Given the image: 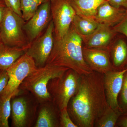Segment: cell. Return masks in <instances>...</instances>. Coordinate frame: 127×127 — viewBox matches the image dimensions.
<instances>
[{
    "label": "cell",
    "instance_id": "27",
    "mask_svg": "<svg viewBox=\"0 0 127 127\" xmlns=\"http://www.w3.org/2000/svg\"><path fill=\"white\" fill-rule=\"evenodd\" d=\"M9 77L6 70L0 71V94L7 86Z\"/></svg>",
    "mask_w": 127,
    "mask_h": 127
},
{
    "label": "cell",
    "instance_id": "16",
    "mask_svg": "<svg viewBox=\"0 0 127 127\" xmlns=\"http://www.w3.org/2000/svg\"><path fill=\"white\" fill-rule=\"evenodd\" d=\"M76 15L95 20L98 7L105 0H68Z\"/></svg>",
    "mask_w": 127,
    "mask_h": 127
},
{
    "label": "cell",
    "instance_id": "28",
    "mask_svg": "<svg viewBox=\"0 0 127 127\" xmlns=\"http://www.w3.org/2000/svg\"><path fill=\"white\" fill-rule=\"evenodd\" d=\"M109 4L117 8H123L127 10V0H106Z\"/></svg>",
    "mask_w": 127,
    "mask_h": 127
},
{
    "label": "cell",
    "instance_id": "23",
    "mask_svg": "<svg viewBox=\"0 0 127 127\" xmlns=\"http://www.w3.org/2000/svg\"><path fill=\"white\" fill-rule=\"evenodd\" d=\"M60 126L62 127H78L73 122L67 111V108L60 110Z\"/></svg>",
    "mask_w": 127,
    "mask_h": 127
},
{
    "label": "cell",
    "instance_id": "6",
    "mask_svg": "<svg viewBox=\"0 0 127 127\" xmlns=\"http://www.w3.org/2000/svg\"><path fill=\"white\" fill-rule=\"evenodd\" d=\"M34 59L25 53L6 69L9 77L7 86L0 96L7 97L19 93V87L26 77L36 68Z\"/></svg>",
    "mask_w": 127,
    "mask_h": 127
},
{
    "label": "cell",
    "instance_id": "3",
    "mask_svg": "<svg viewBox=\"0 0 127 127\" xmlns=\"http://www.w3.org/2000/svg\"><path fill=\"white\" fill-rule=\"evenodd\" d=\"M69 69L48 64L36 67L24 79L19 89L30 92L40 103L52 101L48 91V83L51 79L61 76Z\"/></svg>",
    "mask_w": 127,
    "mask_h": 127
},
{
    "label": "cell",
    "instance_id": "21",
    "mask_svg": "<svg viewBox=\"0 0 127 127\" xmlns=\"http://www.w3.org/2000/svg\"><path fill=\"white\" fill-rule=\"evenodd\" d=\"M19 93L7 97L0 96V127H9V118L11 113V100Z\"/></svg>",
    "mask_w": 127,
    "mask_h": 127
},
{
    "label": "cell",
    "instance_id": "31",
    "mask_svg": "<svg viewBox=\"0 0 127 127\" xmlns=\"http://www.w3.org/2000/svg\"><path fill=\"white\" fill-rule=\"evenodd\" d=\"M1 42V38L0 34V43Z\"/></svg>",
    "mask_w": 127,
    "mask_h": 127
},
{
    "label": "cell",
    "instance_id": "11",
    "mask_svg": "<svg viewBox=\"0 0 127 127\" xmlns=\"http://www.w3.org/2000/svg\"><path fill=\"white\" fill-rule=\"evenodd\" d=\"M127 71L126 68L121 71H111L104 75V86L107 102L109 107L115 110L122 111L118 97Z\"/></svg>",
    "mask_w": 127,
    "mask_h": 127
},
{
    "label": "cell",
    "instance_id": "9",
    "mask_svg": "<svg viewBox=\"0 0 127 127\" xmlns=\"http://www.w3.org/2000/svg\"><path fill=\"white\" fill-rule=\"evenodd\" d=\"M51 20L50 1L41 4L23 26V30L30 43L40 35Z\"/></svg>",
    "mask_w": 127,
    "mask_h": 127
},
{
    "label": "cell",
    "instance_id": "15",
    "mask_svg": "<svg viewBox=\"0 0 127 127\" xmlns=\"http://www.w3.org/2000/svg\"><path fill=\"white\" fill-rule=\"evenodd\" d=\"M127 14V10L117 8L105 0L98 7L95 20L99 24L113 27L123 20Z\"/></svg>",
    "mask_w": 127,
    "mask_h": 127
},
{
    "label": "cell",
    "instance_id": "29",
    "mask_svg": "<svg viewBox=\"0 0 127 127\" xmlns=\"http://www.w3.org/2000/svg\"><path fill=\"white\" fill-rule=\"evenodd\" d=\"M117 123L119 127H127V112L123 113L121 115Z\"/></svg>",
    "mask_w": 127,
    "mask_h": 127
},
{
    "label": "cell",
    "instance_id": "24",
    "mask_svg": "<svg viewBox=\"0 0 127 127\" xmlns=\"http://www.w3.org/2000/svg\"><path fill=\"white\" fill-rule=\"evenodd\" d=\"M121 102L120 107L123 113L127 112V71L125 73L121 91Z\"/></svg>",
    "mask_w": 127,
    "mask_h": 127
},
{
    "label": "cell",
    "instance_id": "22",
    "mask_svg": "<svg viewBox=\"0 0 127 127\" xmlns=\"http://www.w3.org/2000/svg\"><path fill=\"white\" fill-rule=\"evenodd\" d=\"M50 0H21V7L22 17L27 21L35 14L41 4Z\"/></svg>",
    "mask_w": 127,
    "mask_h": 127
},
{
    "label": "cell",
    "instance_id": "7",
    "mask_svg": "<svg viewBox=\"0 0 127 127\" xmlns=\"http://www.w3.org/2000/svg\"><path fill=\"white\" fill-rule=\"evenodd\" d=\"M50 8L54 25V39L58 40L67 34L76 12L68 0H50Z\"/></svg>",
    "mask_w": 127,
    "mask_h": 127
},
{
    "label": "cell",
    "instance_id": "4",
    "mask_svg": "<svg viewBox=\"0 0 127 127\" xmlns=\"http://www.w3.org/2000/svg\"><path fill=\"white\" fill-rule=\"evenodd\" d=\"M80 75L70 68L61 76L51 79L48 83V91L59 111L67 108L70 100L77 91Z\"/></svg>",
    "mask_w": 127,
    "mask_h": 127
},
{
    "label": "cell",
    "instance_id": "20",
    "mask_svg": "<svg viewBox=\"0 0 127 127\" xmlns=\"http://www.w3.org/2000/svg\"><path fill=\"white\" fill-rule=\"evenodd\" d=\"M123 113L122 111L115 110L109 106L104 113L97 120L95 126L98 127H114Z\"/></svg>",
    "mask_w": 127,
    "mask_h": 127
},
{
    "label": "cell",
    "instance_id": "8",
    "mask_svg": "<svg viewBox=\"0 0 127 127\" xmlns=\"http://www.w3.org/2000/svg\"><path fill=\"white\" fill-rule=\"evenodd\" d=\"M54 42V25L51 20L43 33L30 44L26 54L35 61L37 67L46 65L52 51Z\"/></svg>",
    "mask_w": 127,
    "mask_h": 127
},
{
    "label": "cell",
    "instance_id": "25",
    "mask_svg": "<svg viewBox=\"0 0 127 127\" xmlns=\"http://www.w3.org/2000/svg\"><path fill=\"white\" fill-rule=\"evenodd\" d=\"M6 7L22 17L21 0H4Z\"/></svg>",
    "mask_w": 127,
    "mask_h": 127
},
{
    "label": "cell",
    "instance_id": "12",
    "mask_svg": "<svg viewBox=\"0 0 127 127\" xmlns=\"http://www.w3.org/2000/svg\"><path fill=\"white\" fill-rule=\"evenodd\" d=\"M83 54L84 61L94 71L104 75L114 70L108 49L83 46Z\"/></svg>",
    "mask_w": 127,
    "mask_h": 127
},
{
    "label": "cell",
    "instance_id": "14",
    "mask_svg": "<svg viewBox=\"0 0 127 127\" xmlns=\"http://www.w3.org/2000/svg\"><path fill=\"white\" fill-rule=\"evenodd\" d=\"M110 58L114 70L127 68V37L118 33L109 46Z\"/></svg>",
    "mask_w": 127,
    "mask_h": 127
},
{
    "label": "cell",
    "instance_id": "32",
    "mask_svg": "<svg viewBox=\"0 0 127 127\" xmlns=\"http://www.w3.org/2000/svg\"><path fill=\"white\" fill-rule=\"evenodd\" d=\"M0 70H1L0 69Z\"/></svg>",
    "mask_w": 127,
    "mask_h": 127
},
{
    "label": "cell",
    "instance_id": "17",
    "mask_svg": "<svg viewBox=\"0 0 127 127\" xmlns=\"http://www.w3.org/2000/svg\"><path fill=\"white\" fill-rule=\"evenodd\" d=\"M52 101L41 103L34 127H56L60 126Z\"/></svg>",
    "mask_w": 127,
    "mask_h": 127
},
{
    "label": "cell",
    "instance_id": "1",
    "mask_svg": "<svg viewBox=\"0 0 127 127\" xmlns=\"http://www.w3.org/2000/svg\"><path fill=\"white\" fill-rule=\"evenodd\" d=\"M103 78V74L95 71L80 75L77 91L67 107L70 117L78 127H94L108 108Z\"/></svg>",
    "mask_w": 127,
    "mask_h": 127
},
{
    "label": "cell",
    "instance_id": "13",
    "mask_svg": "<svg viewBox=\"0 0 127 127\" xmlns=\"http://www.w3.org/2000/svg\"><path fill=\"white\" fill-rule=\"evenodd\" d=\"M118 33L112 27L99 24L97 28L88 35H80L83 46L90 48L108 49Z\"/></svg>",
    "mask_w": 127,
    "mask_h": 127
},
{
    "label": "cell",
    "instance_id": "5",
    "mask_svg": "<svg viewBox=\"0 0 127 127\" xmlns=\"http://www.w3.org/2000/svg\"><path fill=\"white\" fill-rule=\"evenodd\" d=\"M26 22L22 17L7 7L0 25L2 43L10 46L28 48L31 43L23 30Z\"/></svg>",
    "mask_w": 127,
    "mask_h": 127
},
{
    "label": "cell",
    "instance_id": "18",
    "mask_svg": "<svg viewBox=\"0 0 127 127\" xmlns=\"http://www.w3.org/2000/svg\"><path fill=\"white\" fill-rule=\"evenodd\" d=\"M27 48L11 47L0 43V69L6 70L26 53Z\"/></svg>",
    "mask_w": 127,
    "mask_h": 127
},
{
    "label": "cell",
    "instance_id": "30",
    "mask_svg": "<svg viewBox=\"0 0 127 127\" xmlns=\"http://www.w3.org/2000/svg\"><path fill=\"white\" fill-rule=\"evenodd\" d=\"M7 7L4 0H0V25L1 23Z\"/></svg>",
    "mask_w": 127,
    "mask_h": 127
},
{
    "label": "cell",
    "instance_id": "19",
    "mask_svg": "<svg viewBox=\"0 0 127 127\" xmlns=\"http://www.w3.org/2000/svg\"><path fill=\"white\" fill-rule=\"evenodd\" d=\"M99 25L95 20L84 18L76 14L71 26L80 35L86 36L93 33Z\"/></svg>",
    "mask_w": 127,
    "mask_h": 127
},
{
    "label": "cell",
    "instance_id": "2",
    "mask_svg": "<svg viewBox=\"0 0 127 127\" xmlns=\"http://www.w3.org/2000/svg\"><path fill=\"white\" fill-rule=\"evenodd\" d=\"M83 46L81 36L71 26L63 38L58 40L54 39L52 51L46 64L68 67L80 75L90 74L94 71L84 61Z\"/></svg>",
    "mask_w": 127,
    "mask_h": 127
},
{
    "label": "cell",
    "instance_id": "26",
    "mask_svg": "<svg viewBox=\"0 0 127 127\" xmlns=\"http://www.w3.org/2000/svg\"><path fill=\"white\" fill-rule=\"evenodd\" d=\"M112 28L116 32L123 34L127 37V14L121 22Z\"/></svg>",
    "mask_w": 127,
    "mask_h": 127
},
{
    "label": "cell",
    "instance_id": "10",
    "mask_svg": "<svg viewBox=\"0 0 127 127\" xmlns=\"http://www.w3.org/2000/svg\"><path fill=\"white\" fill-rule=\"evenodd\" d=\"M12 97L11 102L12 125L14 127L31 126L35 114V108L24 96Z\"/></svg>",
    "mask_w": 127,
    "mask_h": 127
}]
</instances>
